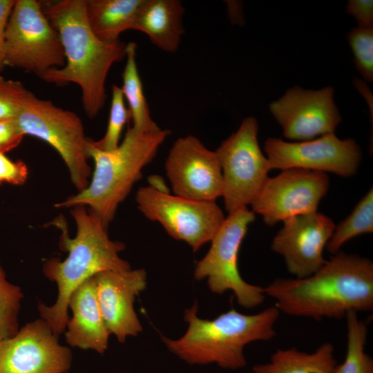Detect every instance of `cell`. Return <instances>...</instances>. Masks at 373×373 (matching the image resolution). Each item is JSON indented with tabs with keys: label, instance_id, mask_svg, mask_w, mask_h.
I'll use <instances>...</instances> for the list:
<instances>
[{
	"label": "cell",
	"instance_id": "603a6c76",
	"mask_svg": "<svg viewBox=\"0 0 373 373\" xmlns=\"http://www.w3.org/2000/svg\"><path fill=\"white\" fill-rule=\"evenodd\" d=\"M355 311L345 315L347 349L345 359L337 364L333 373H373V358L365 352L367 324Z\"/></svg>",
	"mask_w": 373,
	"mask_h": 373
},
{
	"label": "cell",
	"instance_id": "1f68e13d",
	"mask_svg": "<svg viewBox=\"0 0 373 373\" xmlns=\"http://www.w3.org/2000/svg\"><path fill=\"white\" fill-rule=\"evenodd\" d=\"M15 0H0V73L6 67V29Z\"/></svg>",
	"mask_w": 373,
	"mask_h": 373
},
{
	"label": "cell",
	"instance_id": "83f0119b",
	"mask_svg": "<svg viewBox=\"0 0 373 373\" xmlns=\"http://www.w3.org/2000/svg\"><path fill=\"white\" fill-rule=\"evenodd\" d=\"M30 91L21 82L0 75V121H15Z\"/></svg>",
	"mask_w": 373,
	"mask_h": 373
},
{
	"label": "cell",
	"instance_id": "9a60e30c",
	"mask_svg": "<svg viewBox=\"0 0 373 373\" xmlns=\"http://www.w3.org/2000/svg\"><path fill=\"white\" fill-rule=\"evenodd\" d=\"M287 139L306 141L334 133L341 116L334 101V89L305 90L299 86L269 104Z\"/></svg>",
	"mask_w": 373,
	"mask_h": 373
},
{
	"label": "cell",
	"instance_id": "e575fe53",
	"mask_svg": "<svg viewBox=\"0 0 373 373\" xmlns=\"http://www.w3.org/2000/svg\"><path fill=\"white\" fill-rule=\"evenodd\" d=\"M122 373H125V372H122Z\"/></svg>",
	"mask_w": 373,
	"mask_h": 373
},
{
	"label": "cell",
	"instance_id": "4dcf8cb0",
	"mask_svg": "<svg viewBox=\"0 0 373 373\" xmlns=\"http://www.w3.org/2000/svg\"><path fill=\"white\" fill-rule=\"evenodd\" d=\"M23 137L15 121H0V153H6L15 149Z\"/></svg>",
	"mask_w": 373,
	"mask_h": 373
},
{
	"label": "cell",
	"instance_id": "ba28073f",
	"mask_svg": "<svg viewBox=\"0 0 373 373\" xmlns=\"http://www.w3.org/2000/svg\"><path fill=\"white\" fill-rule=\"evenodd\" d=\"M6 64L38 77L65 65L59 33L44 15L41 1L15 0L6 29Z\"/></svg>",
	"mask_w": 373,
	"mask_h": 373
},
{
	"label": "cell",
	"instance_id": "7c38bea8",
	"mask_svg": "<svg viewBox=\"0 0 373 373\" xmlns=\"http://www.w3.org/2000/svg\"><path fill=\"white\" fill-rule=\"evenodd\" d=\"M329 180L325 173L291 168L267 179L251 203V211L274 226L296 216L316 212L326 195Z\"/></svg>",
	"mask_w": 373,
	"mask_h": 373
},
{
	"label": "cell",
	"instance_id": "52a82bcc",
	"mask_svg": "<svg viewBox=\"0 0 373 373\" xmlns=\"http://www.w3.org/2000/svg\"><path fill=\"white\" fill-rule=\"evenodd\" d=\"M255 218V213L247 207L229 213L194 271L196 280L207 278L211 292L222 294L230 290L238 303L247 309L260 306L266 297L264 287L246 282L238 269L240 248L249 225Z\"/></svg>",
	"mask_w": 373,
	"mask_h": 373
},
{
	"label": "cell",
	"instance_id": "7402d4cb",
	"mask_svg": "<svg viewBox=\"0 0 373 373\" xmlns=\"http://www.w3.org/2000/svg\"><path fill=\"white\" fill-rule=\"evenodd\" d=\"M137 45L126 44V61L122 73V86L120 87L128 103L132 127L136 130H151L159 127L152 119L146 99L142 80L136 63Z\"/></svg>",
	"mask_w": 373,
	"mask_h": 373
},
{
	"label": "cell",
	"instance_id": "6da1fadb",
	"mask_svg": "<svg viewBox=\"0 0 373 373\" xmlns=\"http://www.w3.org/2000/svg\"><path fill=\"white\" fill-rule=\"evenodd\" d=\"M274 307L289 316L341 319L349 311L373 309V262L356 254L339 251L314 274L298 278H277L264 287Z\"/></svg>",
	"mask_w": 373,
	"mask_h": 373
},
{
	"label": "cell",
	"instance_id": "277c9868",
	"mask_svg": "<svg viewBox=\"0 0 373 373\" xmlns=\"http://www.w3.org/2000/svg\"><path fill=\"white\" fill-rule=\"evenodd\" d=\"M198 304L184 312L189 324L179 338L162 336L170 352L190 365L215 363L236 370L247 365L245 347L256 341L275 337V324L280 312L274 306L254 314H245L231 308L216 318L208 320L198 316Z\"/></svg>",
	"mask_w": 373,
	"mask_h": 373
},
{
	"label": "cell",
	"instance_id": "ac0fdd59",
	"mask_svg": "<svg viewBox=\"0 0 373 373\" xmlns=\"http://www.w3.org/2000/svg\"><path fill=\"white\" fill-rule=\"evenodd\" d=\"M72 311L64 332L67 343L82 350L103 354L111 334L105 325L97 301L94 276L83 282L71 294L68 309Z\"/></svg>",
	"mask_w": 373,
	"mask_h": 373
},
{
	"label": "cell",
	"instance_id": "ffe728a7",
	"mask_svg": "<svg viewBox=\"0 0 373 373\" xmlns=\"http://www.w3.org/2000/svg\"><path fill=\"white\" fill-rule=\"evenodd\" d=\"M144 0H86L88 24L100 40L119 41L120 34L135 30L139 10Z\"/></svg>",
	"mask_w": 373,
	"mask_h": 373
},
{
	"label": "cell",
	"instance_id": "4fadbf2b",
	"mask_svg": "<svg viewBox=\"0 0 373 373\" xmlns=\"http://www.w3.org/2000/svg\"><path fill=\"white\" fill-rule=\"evenodd\" d=\"M42 318L29 322L13 336L0 340V373H66L72 352L61 345Z\"/></svg>",
	"mask_w": 373,
	"mask_h": 373
},
{
	"label": "cell",
	"instance_id": "2e32d148",
	"mask_svg": "<svg viewBox=\"0 0 373 373\" xmlns=\"http://www.w3.org/2000/svg\"><path fill=\"white\" fill-rule=\"evenodd\" d=\"M283 222V227L271 241V250L283 256L287 271L295 278L311 276L326 262L323 250L336 224L330 218L317 211Z\"/></svg>",
	"mask_w": 373,
	"mask_h": 373
},
{
	"label": "cell",
	"instance_id": "30bf717a",
	"mask_svg": "<svg viewBox=\"0 0 373 373\" xmlns=\"http://www.w3.org/2000/svg\"><path fill=\"white\" fill-rule=\"evenodd\" d=\"M135 200L149 220L160 222L169 236L186 242L193 251L211 242L224 220L215 202L191 200L140 187Z\"/></svg>",
	"mask_w": 373,
	"mask_h": 373
},
{
	"label": "cell",
	"instance_id": "d4e9b609",
	"mask_svg": "<svg viewBox=\"0 0 373 373\" xmlns=\"http://www.w3.org/2000/svg\"><path fill=\"white\" fill-rule=\"evenodd\" d=\"M23 298L21 287L7 280L0 262V340L12 337L19 331V314Z\"/></svg>",
	"mask_w": 373,
	"mask_h": 373
},
{
	"label": "cell",
	"instance_id": "9c48e42d",
	"mask_svg": "<svg viewBox=\"0 0 373 373\" xmlns=\"http://www.w3.org/2000/svg\"><path fill=\"white\" fill-rule=\"evenodd\" d=\"M258 131L256 118L246 117L216 151L222 173V197L228 213L251 205L269 178L271 169L259 146Z\"/></svg>",
	"mask_w": 373,
	"mask_h": 373
},
{
	"label": "cell",
	"instance_id": "5b68a950",
	"mask_svg": "<svg viewBox=\"0 0 373 373\" xmlns=\"http://www.w3.org/2000/svg\"><path fill=\"white\" fill-rule=\"evenodd\" d=\"M170 134V130L160 127L151 130L128 127L123 140L111 151L97 149L90 139L86 152L94 161V170L88 186L55 207L87 206L108 228L119 204L142 178L144 167L153 160Z\"/></svg>",
	"mask_w": 373,
	"mask_h": 373
},
{
	"label": "cell",
	"instance_id": "8992f818",
	"mask_svg": "<svg viewBox=\"0 0 373 373\" xmlns=\"http://www.w3.org/2000/svg\"><path fill=\"white\" fill-rule=\"evenodd\" d=\"M15 122L24 135L39 138L57 151L78 192L88 186L92 173L86 152L90 139L75 113L41 99L30 91Z\"/></svg>",
	"mask_w": 373,
	"mask_h": 373
},
{
	"label": "cell",
	"instance_id": "484cf974",
	"mask_svg": "<svg viewBox=\"0 0 373 373\" xmlns=\"http://www.w3.org/2000/svg\"><path fill=\"white\" fill-rule=\"evenodd\" d=\"M131 119V114L126 106L124 97L119 86H112V97L108 126L103 137L92 144L102 151H111L119 144L122 132L125 124Z\"/></svg>",
	"mask_w": 373,
	"mask_h": 373
},
{
	"label": "cell",
	"instance_id": "836d02e7",
	"mask_svg": "<svg viewBox=\"0 0 373 373\" xmlns=\"http://www.w3.org/2000/svg\"><path fill=\"white\" fill-rule=\"evenodd\" d=\"M0 184H1V181H0Z\"/></svg>",
	"mask_w": 373,
	"mask_h": 373
},
{
	"label": "cell",
	"instance_id": "f1b7e54d",
	"mask_svg": "<svg viewBox=\"0 0 373 373\" xmlns=\"http://www.w3.org/2000/svg\"><path fill=\"white\" fill-rule=\"evenodd\" d=\"M28 170L21 160L12 161L6 153H0V181L12 185H23L27 180Z\"/></svg>",
	"mask_w": 373,
	"mask_h": 373
},
{
	"label": "cell",
	"instance_id": "44dd1931",
	"mask_svg": "<svg viewBox=\"0 0 373 373\" xmlns=\"http://www.w3.org/2000/svg\"><path fill=\"white\" fill-rule=\"evenodd\" d=\"M337 365L332 343H324L315 351L296 347L278 349L265 363L252 367L254 373H333Z\"/></svg>",
	"mask_w": 373,
	"mask_h": 373
},
{
	"label": "cell",
	"instance_id": "d6986e66",
	"mask_svg": "<svg viewBox=\"0 0 373 373\" xmlns=\"http://www.w3.org/2000/svg\"><path fill=\"white\" fill-rule=\"evenodd\" d=\"M184 8L179 0H144L135 30L146 34L157 48L175 52L184 32Z\"/></svg>",
	"mask_w": 373,
	"mask_h": 373
},
{
	"label": "cell",
	"instance_id": "7a4b0ae2",
	"mask_svg": "<svg viewBox=\"0 0 373 373\" xmlns=\"http://www.w3.org/2000/svg\"><path fill=\"white\" fill-rule=\"evenodd\" d=\"M44 15L58 32L66 57L65 65L39 76L56 85L75 83L82 90L84 111L96 117L106 98L105 82L111 66L126 57V44L120 40L105 42L92 31L86 17V0L41 1Z\"/></svg>",
	"mask_w": 373,
	"mask_h": 373
},
{
	"label": "cell",
	"instance_id": "d6a6232c",
	"mask_svg": "<svg viewBox=\"0 0 373 373\" xmlns=\"http://www.w3.org/2000/svg\"><path fill=\"white\" fill-rule=\"evenodd\" d=\"M149 186L162 193H168L169 189L163 178L159 175H153L149 178Z\"/></svg>",
	"mask_w": 373,
	"mask_h": 373
},
{
	"label": "cell",
	"instance_id": "5bb4252c",
	"mask_svg": "<svg viewBox=\"0 0 373 373\" xmlns=\"http://www.w3.org/2000/svg\"><path fill=\"white\" fill-rule=\"evenodd\" d=\"M164 167L174 195L209 202L222 197V173L216 153L198 137L189 135L176 140Z\"/></svg>",
	"mask_w": 373,
	"mask_h": 373
},
{
	"label": "cell",
	"instance_id": "4316f807",
	"mask_svg": "<svg viewBox=\"0 0 373 373\" xmlns=\"http://www.w3.org/2000/svg\"><path fill=\"white\" fill-rule=\"evenodd\" d=\"M354 64L365 80H373V27H356L347 35Z\"/></svg>",
	"mask_w": 373,
	"mask_h": 373
},
{
	"label": "cell",
	"instance_id": "8fae6325",
	"mask_svg": "<svg viewBox=\"0 0 373 373\" xmlns=\"http://www.w3.org/2000/svg\"><path fill=\"white\" fill-rule=\"evenodd\" d=\"M264 150L271 170L298 168L345 178L356 173L361 159V151L355 140H341L334 133L298 142L269 137Z\"/></svg>",
	"mask_w": 373,
	"mask_h": 373
},
{
	"label": "cell",
	"instance_id": "e0dca14e",
	"mask_svg": "<svg viewBox=\"0 0 373 373\" xmlns=\"http://www.w3.org/2000/svg\"><path fill=\"white\" fill-rule=\"evenodd\" d=\"M99 306L111 334L119 343L142 332V324L135 312V297L146 286L144 269L126 271H104L94 276Z\"/></svg>",
	"mask_w": 373,
	"mask_h": 373
},
{
	"label": "cell",
	"instance_id": "cb8c5ba5",
	"mask_svg": "<svg viewBox=\"0 0 373 373\" xmlns=\"http://www.w3.org/2000/svg\"><path fill=\"white\" fill-rule=\"evenodd\" d=\"M373 232L372 187L355 207L351 214L335 227L326 249L333 254L350 239L363 233Z\"/></svg>",
	"mask_w": 373,
	"mask_h": 373
},
{
	"label": "cell",
	"instance_id": "3957f363",
	"mask_svg": "<svg viewBox=\"0 0 373 373\" xmlns=\"http://www.w3.org/2000/svg\"><path fill=\"white\" fill-rule=\"evenodd\" d=\"M70 213L77 226L75 238L68 236L64 218L59 217L52 222L61 230L59 246L68 253L67 257L64 260L50 258L42 267L44 276L57 285V299L52 305L39 303L37 307L41 318L58 337L66 330L70 318L69 299L77 287L99 272L131 269L119 256L124 244L111 240L108 228L95 214L83 205L71 207Z\"/></svg>",
	"mask_w": 373,
	"mask_h": 373
},
{
	"label": "cell",
	"instance_id": "f546056e",
	"mask_svg": "<svg viewBox=\"0 0 373 373\" xmlns=\"http://www.w3.org/2000/svg\"><path fill=\"white\" fill-rule=\"evenodd\" d=\"M346 12L356 20L358 27H373V1L350 0Z\"/></svg>",
	"mask_w": 373,
	"mask_h": 373
}]
</instances>
